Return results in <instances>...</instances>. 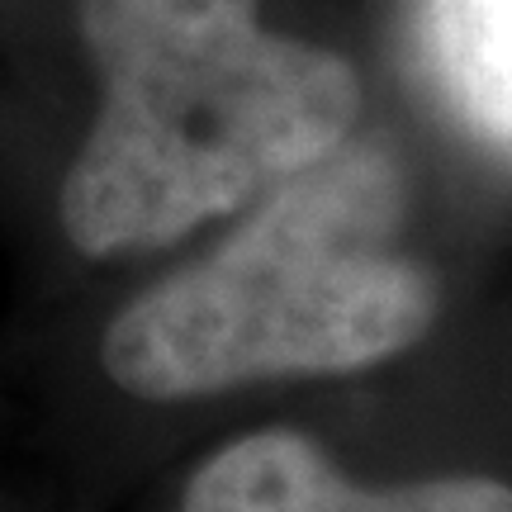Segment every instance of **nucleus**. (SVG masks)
Here are the masks:
<instances>
[{"mask_svg":"<svg viewBox=\"0 0 512 512\" xmlns=\"http://www.w3.org/2000/svg\"><path fill=\"white\" fill-rule=\"evenodd\" d=\"M100 114L62 181L86 256L147 252L247 209L351 138L347 57L261 24V0H81Z\"/></svg>","mask_w":512,"mask_h":512,"instance_id":"obj_1","label":"nucleus"},{"mask_svg":"<svg viewBox=\"0 0 512 512\" xmlns=\"http://www.w3.org/2000/svg\"><path fill=\"white\" fill-rule=\"evenodd\" d=\"M408 176L384 143H342L261 195L195 266L114 313L110 380L152 403L252 380L347 375L422 342L437 275L403 252Z\"/></svg>","mask_w":512,"mask_h":512,"instance_id":"obj_2","label":"nucleus"},{"mask_svg":"<svg viewBox=\"0 0 512 512\" xmlns=\"http://www.w3.org/2000/svg\"><path fill=\"white\" fill-rule=\"evenodd\" d=\"M181 512H512V489L484 475L361 489L309 437L275 427L204 460Z\"/></svg>","mask_w":512,"mask_h":512,"instance_id":"obj_3","label":"nucleus"},{"mask_svg":"<svg viewBox=\"0 0 512 512\" xmlns=\"http://www.w3.org/2000/svg\"><path fill=\"white\" fill-rule=\"evenodd\" d=\"M422 48L460 119L512 157V0H427Z\"/></svg>","mask_w":512,"mask_h":512,"instance_id":"obj_4","label":"nucleus"}]
</instances>
